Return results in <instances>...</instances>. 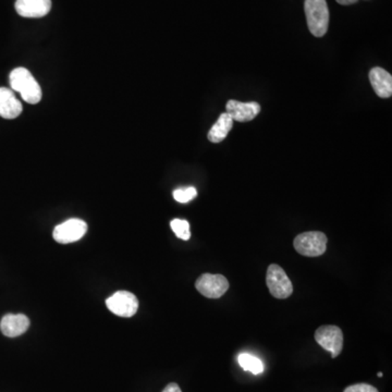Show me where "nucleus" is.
I'll return each mask as SVG.
<instances>
[{"mask_svg": "<svg viewBox=\"0 0 392 392\" xmlns=\"http://www.w3.org/2000/svg\"><path fill=\"white\" fill-rule=\"evenodd\" d=\"M10 86L15 92H19L22 100L29 104H39L41 100V86L34 77L25 68H15L9 77Z\"/></svg>", "mask_w": 392, "mask_h": 392, "instance_id": "obj_1", "label": "nucleus"}, {"mask_svg": "<svg viewBox=\"0 0 392 392\" xmlns=\"http://www.w3.org/2000/svg\"><path fill=\"white\" fill-rule=\"evenodd\" d=\"M304 10L311 33L316 37H324L329 25V10L326 0H305Z\"/></svg>", "mask_w": 392, "mask_h": 392, "instance_id": "obj_2", "label": "nucleus"}, {"mask_svg": "<svg viewBox=\"0 0 392 392\" xmlns=\"http://www.w3.org/2000/svg\"><path fill=\"white\" fill-rule=\"evenodd\" d=\"M326 235L320 231H310L296 235L293 245L299 254L303 256L318 257L324 254L327 249Z\"/></svg>", "mask_w": 392, "mask_h": 392, "instance_id": "obj_3", "label": "nucleus"}, {"mask_svg": "<svg viewBox=\"0 0 392 392\" xmlns=\"http://www.w3.org/2000/svg\"><path fill=\"white\" fill-rule=\"evenodd\" d=\"M266 283L271 296L276 299H287L292 294L293 286L286 271L279 265L271 264L267 269Z\"/></svg>", "mask_w": 392, "mask_h": 392, "instance_id": "obj_4", "label": "nucleus"}, {"mask_svg": "<svg viewBox=\"0 0 392 392\" xmlns=\"http://www.w3.org/2000/svg\"><path fill=\"white\" fill-rule=\"evenodd\" d=\"M315 340L326 351H329L334 358L339 355L344 348V334L339 327L332 325L320 327L315 332Z\"/></svg>", "mask_w": 392, "mask_h": 392, "instance_id": "obj_5", "label": "nucleus"}, {"mask_svg": "<svg viewBox=\"0 0 392 392\" xmlns=\"http://www.w3.org/2000/svg\"><path fill=\"white\" fill-rule=\"evenodd\" d=\"M106 305L110 312L120 318H132L138 310V300L133 293L118 291L109 296Z\"/></svg>", "mask_w": 392, "mask_h": 392, "instance_id": "obj_6", "label": "nucleus"}, {"mask_svg": "<svg viewBox=\"0 0 392 392\" xmlns=\"http://www.w3.org/2000/svg\"><path fill=\"white\" fill-rule=\"evenodd\" d=\"M87 231L85 221L77 218H72L65 223H60L53 229V237L56 242L61 244L77 242L84 237Z\"/></svg>", "mask_w": 392, "mask_h": 392, "instance_id": "obj_7", "label": "nucleus"}, {"mask_svg": "<svg viewBox=\"0 0 392 392\" xmlns=\"http://www.w3.org/2000/svg\"><path fill=\"white\" fill-rule=\"evenodd\" d=\"M195 288L206 298L219 299L229 289V281L223 275L204 274L196 280Z\"/></svg>", "mask_w": 392, "mask_h": 392, "instance_id": "obj_8", "label": "nucleus"}, {"mask_svg": "<svg viewBox=\"0 0 392 392\" xmlns=\"http://www.w3.org/2000/svg\"><path fill=\"white\" fill-rule=\"evenodd\" d=\"M227 114L233 119V122H251L261 112V106L255 102L241 103L237 100H229L227 103Z\"/></svg>", "mask_w": 392, "mask_h": 392, "instance_id": "obj_9", "label": "nucleus"}, {"mask_svg": "<svg viewBox=\"0 0 392 392\" xmlns=\"http://www.w3.org/2000/svg\"><path fill=\"white\" fill-rule=\"evenodd\" d=\"M51 9V0H17L15 10L23 18H43Z\"/></svg>", "mask_w": 392, "mask_h": 392, "instance_id": "obj_10", "label": "nucleus"}, {"mask_svg": "<svg viewBox=\"0 0 392 392\" xmlns=\"http://www.w3.org/2000/svg\"><path fill=\"white\" fill-rule=\"evenodd\" d=\"M30 327L29 318L23 314H7L0 322V329L6 337L15 338L25 334Z\"/></svg>", "mask_w": 392, "mask_h": 392, "instance_id": "obj_11", "label": "nucleus"}, {"mask_svg": "<svg viewBox=\"0 0 392 392\" xmlns=\"http://www.w3.org/2000/svg\"><path fill=\"white\" fill-rule=\"evenodd\" d=\"M23 107L15 93L6 87H0V117L15 119L21 115Z\"/></svg>", "mask_w": 392, "mask_h": 392, "instance_id": "obj_12", "label": "nucleus"}, {"mask_svg": "<svg viewBox=\"0 0 392 392\" xmlns=\"http://www.w3.org/2000/svg\"><path fill=\"white\" fill-rule=\"evenodd\" d=\"M370 84L378 96L388 98L392 95V77L385 69L375 67L370 72Z\"/></svg>", "mask_w": 392, "mask_h": 392, "instance_id": "obj_13", "label": "nucleus"}, {"mask_svg": "<svg viewBox=\"0 0 392 392\" xmlns=\"http://www.w3.org/2000/svg\"><path fill=\"white\" fill-rule=\"evenodd\" d=\"M233 126V119L227 112H223L218 118L217 122L211 126L207 138H209L211 143H221L227 138L228 133L230 132Z\"/></svg>", "mask_w": 392, "mask_h": 392, "instance_id": "obj_14", "label": "nucleus"}, {"mask_svg": "<svg viewBox=\"0 0 392 392\" xmlns=\"http://www.w3.org/2000/svg\"><path fill=\"white\" fill-rule=\"evenodd\" d=\"M237 361H239L240 366L243 370H247V372H251L254 375H259V374L264 372V364H263V362L259 358L251 355V354H240Z\"/></svg>", "mask_w": 392, "mask_h": 392, "instance_id": "obj_15", "label": "nucleus"}, {"mask_svg": "<svg viewBox=\"0 0 392 392\" xmlns=\"http://www.w3.org/2000/svg\"><path fill=\"white\" fill-rule=\"evenodd\" d=\"M170 227H171L172 231L176 233L179 239L184 240V241H188L191 237V231H190V223L187 221H183V219H174L170 223Z\"/></svg>", "mask_w": 392, "mask_h": 392, "instance_id": "obj_16", "label": "nucleus"}, {"mask_svg": "<svg viewBox=\"0 0 392 392\" xmlns=\"http://www.w3.org/2000/svg\"><path fill=\"white\" fill-rule=\"evenodd\" d=\"M196 196H197V191L193 187L181 188L174 191V200L179 203H189L190 201L195 199Z\"/></svg>", "mask_w": 392, "mask_h": 392, "instance_id": "obj_17", "label": "nucleus"}, {"mask_svg": "<svg viewBox=\"0 0 392 392\" xmlns=\"http://www.w3.org/2000/svg\"><path fill=\"white\" fill-rule=\"evenodd\" d=\"M344 392H378V390L368 384H355L348 386Z\"/></svg>", "mask_w": 392, "mask_h": 392, "instance_id": "obj_18", "label": "nucleus"}, {"mask_svg": "<svg viewBox=\"0 0 392 392\" xmlns=\"http://www.w3.org/2000/svg\"><path fill=\"white\" fill-rule=\"evenodd\" d=\"M162 392H182L180 389L179 386L177 384L171 383L169 385L166 386L165 389L162 390Z\"/></svg>", "mask_w": 392, "mask_h": 392, "instance_id": "obj_19", "label": "nucleus"}, {"mask_svg": "<svg viewBox=\"0 0 392 392\" xmlns=\"http://www.w3.org/2000/svg\"><path fill=\"white\" fill-rule=\"evenodd\" d=\"M356 1H358V0H337V3L344 6L353 5Z\"/></svg>", "mask_w": 392, "mask_h": 392, "instance_id": "obj_20", "label": "nucleus"}, {"mask_svg": "<svg viewBox=\"0 0 392 392\" xmlns=\"http://www.w3.org/2000/svg\"><path fill=\"white\" fill-rule=\"evenodd\" d=\"M378 377H383V373H378Z\"/></svg>", "mask_w": 392, "mask_h": 392, "instance_id": "obj_21", "label": "nucleus"}]
</instances>
